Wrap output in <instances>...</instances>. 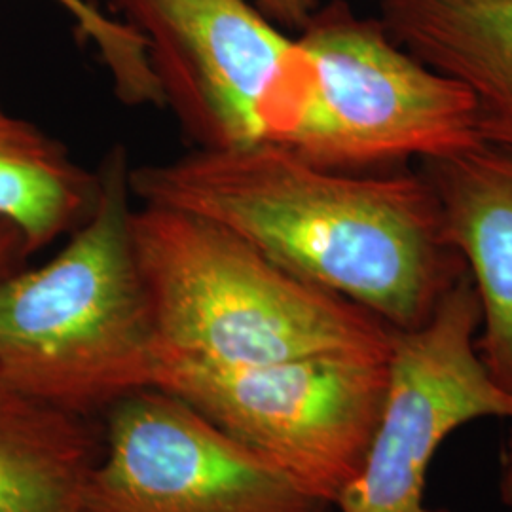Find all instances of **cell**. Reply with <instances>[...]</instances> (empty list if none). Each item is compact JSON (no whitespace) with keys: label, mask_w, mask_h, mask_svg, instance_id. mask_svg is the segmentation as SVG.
Instances as JSON below:
<instances>
[{"label":"cell","mask_w":512,"mask_h":512,"mask_svg":"<svg viewBox=\"0 0 512 512\" xmlns=\"http://www.w3.org/2000/svg\"><path fill=\"white\" fill-rule=\"evenodd\" d=\"M141 203L179 209L251 241L279 266L365 308L420 327L465 272L444 241L425 177L338 171L275 145L192 152L131 167Z\"/></svg>","instance_id":"6da1fadb"},{"label":"cell","mask_w":512,"mask_h":512,"mask_svg":"<svg viewBox=\"0 0 512 512\" xmlns=\"http://www.w3.org/2000/svg\"><path fill=\"white\" fill-rule=\"evenodd\" d=\"M128 154L114 147L90 219L46 264L0 281V374L80 418L156 384L160 338L131 238Z\"/></svg>","instance_id":"7a4b0ae2"},{"label":"cell","mask_w":512,"mask_h":512,"mask_svg":"<svg viewBox=\"0 0 512 512\" xmlns=\"http://www.w3.org/2000/svg\"><path fill=\"white\" fill-rule=\"evenodd\" d=\"M131 238L160 353L213 365L389 359L393 329L294 275L236 232L141 203Z\"/></svg>","instance_id":"3957f363"},{"label":"cell","mask_w":512,"mask_h":512,"mask_svg":"<svg viewBox=\"0 0 512 512\" xmlns=\"http://www.w3.org/2000/svg\"><path fill=\"white\" fill-rule=\"evenodd\" d=\"M147 40L164 103L203 150L291 148L313 65L249 0H109Z\"/></svg>","instance_id":"277c9868"},{"label":"cell","mask_w":512,"mask_h":512,"mask_svg":"<svg viewBox=\"0 0 512 512\" xmlns=\"http://www.w3.org/2000/svg\"><path fill=\"white\" fill-rule=\"evenodd\" d=\"M296 38L313 65L311 105L287 150L338 171L439 160L484 145L473 97L408 54L382 21L334 0Z\"/></svg>","instance_id":"5b68a950"},{"label":"cell","mask_w":512,"mask_h":512,"mask_svg":"<svg viewBox=\"0 0 512 512\" xmlns=\"http://www.w3.org/2000/svg\"><path fill=\"white\" fill-rule=\"evenodd\" d=\"M387 359L213 365L160 353L156 384L268 459L325 507L359 475L384 406Z\"/></svg>","instance_id":"8992f818"},{"label":"cell","mask_w":512,"mask_h":512,"mask_svg":"<svg viewBox=\"0 0 512 512\" xmlns=\"http://www.w3.org/2000/svg\"><path fill=\"white\" fill-rule=\"evenodd\" d=\"M478 327L475 287L463 274L420 327L393 329L382 414L336 511L452 512L425 501L427 473L442 442L471 421L512 420V393L482 363Z\"/></svg>","instance_id":"52a82bcc"},{"label":"cell","mask_w":512,"mask_h":512,"mask_svg":"<svg viewBox=\"0 0 512 512\" xmlns=\"http://www.w3.org/2000/svg\"><path fill=\"white\" fill-rule=\"evenodd\" d=\"M78 512H325L274 463L160 387L110 406Z\"/></svg>","instance_id":"ba28073f"},{"label":"cell","mask_w":512,"mask_h":512,"mask_svg":"<svg viewBox=\"0 0 512 512\" xmlns=\"http://www.w3.org/2000/svg\"><path fill=\"white\" fill-rule=\"evenodd\" d=\"M423 164L444 241L475 287L480 359L512 393V154L478 145Z\"/></svg>","instance_id":"9c48e42d"},{"label":"cell","mask_w":512,"mask_h":512,"mask_svg":"<svg viewBox=\"0 0 512 512\" xmlns=\"http://www.w3.org/2000/svg\"><path fill=\"white\" fill-rule=\"evenodd\" d=\"M380 21L469 92L480 141L512 154V0H382Z\"/></svg>","instance_id":"30bf717a"},{"label":"cell","mask_w":512,"mask_h":512,"mask_svg":"<svg viewBox=\"0 0 512 512\" xmlns=\"http://www.w3.org/2000/svg\"><path fill=\"white\" fill-rule=\"evenodd\" d=\"M101 452L97 420L44 403L0 374V512H78Z\"/></svg>","instance_id":"8fae6325"},{"label":"cell","mask_w":512,"mask_h":512,"mask_svg":"<svg viewBox=\"0 0 512 512\" xmlns=\"http://www.w3.org/2000/svg\"><path fill=\"white\" fill-rule=\"evenodd\" d=\"M99 173L37 126L0 105V219L14 224L29 255L78 230L95 209Z\"/></svg>","instance_id":"7c38bea8"},{"label":"cell","mask_w":512,"mask_h":512,"mask_svg":"<svg viewBox=\"0 0 512 512\" xmlns=\"http://www.w3.org/2000/svg\"><path fill=\"white\" fill-rule=\"evenodd\" d=\"M74 21L76 33L99 55L116 97L129 107H162L160 80L148 57V44L131 25L110 18L88 0H55Z\"/></svg>","instance_id":"4fadbf2b"},{"label":"cell","mask_w":512,"mask_h":512,"mask_svg":"<svg viewBox=\"0 0 512 512\" xmlns=\"http://www.w3.org/2000/svg\"><path fill=\"white\" fill-rule=\"evenodd\" d=\"M255 6L277 27L300 31L317 10V0H255Z\"/></svg>","instance_id":"5bb4252c"},{"label":"cell","mask_w":512,"mask_h":512,"mask_svg":"<svg viewBox=\"0 0 512 512\" xmlns=\"http://www.w3.org/2000/svg\"><path fill=\"white\" fill-rule=\"evenodd\" d=\"M29 256L27 243L18 228L0 219V281L25 268Z\"/></svg>","instance_id":"9a60e30c"},{"label":"cell","mask_w":512,"mask_h":512,"mask_svg":"<svg viewBox=\"0 0 512 512\" xmlns=\"http://www.w3.org/2000/svg\"><path fill=\"white\" fill-rule=\"evenodd\" d=\"M499 499L505 512H512V429L499 456Z\"/></svg>","instance_id":"2e32d148"}]
</instances>
